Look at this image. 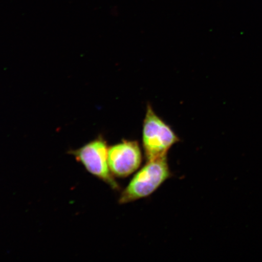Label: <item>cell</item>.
Here are the masks:
<instances>
[{"mask_svg": "<svg viewBox=\"0 0 262 262\" xmlns=\"http://www.w3.org/2000/svg\"><path fill=\"white\" fill-rule=\"evenodd\" d=\"M172 176L167 157L147 161L121 192L119 204H129L147 198Z\"/></svg>", "mask_w": 262, "mask_h": 262, "instance_id": "obj_1", "label": "cell"}, {"mask_svg": "<svg viewBox=\"0 0 262 262\" xmlns=\"http://www.w3.org/2000/svg\"><path fill=\"white\" fill-rule=\"evenodd\" d=\"M142 149L137 140H123L109 147L108 163L111 172L118 178H126L142 165Z\"/></svg>", "mask_w": 262, "mask_h": 262, "instance_id": "obj_4", "label": "cell"}, {"mask_svg": "<svg viewBox=\"0 0 262 262\" xmlns=\"http://www.w3.org/2000/svg\"><path fill=\"white\" fill-rule=\"evenodd\" d=\"M180 139L174 130L147 104L142 127V147L146 161L167 157L171 147Z\"/></svg>", "mask_w": 262, "mask_h": 262, "instance_id": "obj_2", "label": "cell"}, {"mask_svg": "<svg viewBox=\"0 0 262 262\" xmlns=\"http://www.w3.org/2000/svg\"><path fill=\"white\" fill-rule=\"evenodd\" d=\"M108 149L109 146L106 141L100 136L80 148L71 150L70 154L92 175L105 183L113 190L119 191V183L111 172L108 163Z\"/></svg>", "mask_w": 262, "mask_h": 262, "instance_id": "obj_3", "label": "cell"}]
</instances>
